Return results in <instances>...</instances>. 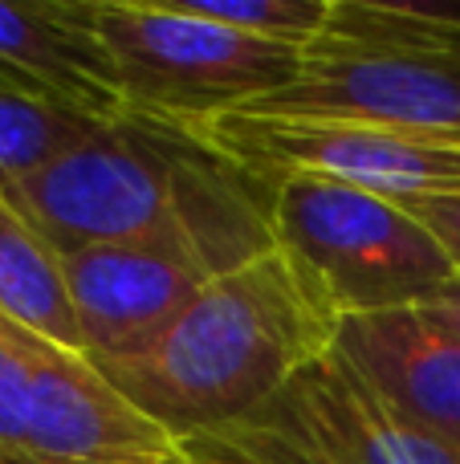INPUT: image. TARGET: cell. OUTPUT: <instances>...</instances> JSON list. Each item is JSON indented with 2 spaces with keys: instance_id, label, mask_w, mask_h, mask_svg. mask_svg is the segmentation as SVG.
Instances as JSON below:
<instances>
[{
  "instance_id": "cell-1",
  "label": "cell",
  "mask_w": 460,
  "mask_h": 464,
  "mask_svg": "<svg viewBox=\"0 0 460 464\" xmlns=\"http://www.w3.org/2000/svg\"><path fill=\"white\" fill-rule=\"evenodd\" d=\"M277 184L168 119L98 122L8 192L62 256L90 245H159L208 277L273 253Z\"/></svg>"
},
{
  "instance_id": "cell-2",
  "label": "cell",
  "mask_w": 460,
  "mask_h": 464,
  "mask_svg": "<svg viewBox=\"0 0 460 464\" xmlns=\"http://www.w3.org/2000/svg\"><path fill=\"white\" fill-rule=\"evenodd\" d=\"M334 338L339 318L273 248L212 277L143 354L94 367L179 444L249 416L302 367L334 351Z\"/></svg>"
},
{
  "instance_id": "cell-3",
  "label": "cell",
  "mask_w": 460,
  "mask_h": 464,
  "mask_svg": "<svg viewBox=\"0 0 460 464\" xmlns=\"http://www.w3.org/2000/svg\"><path fill=\"white\" fill-rule=\"evenodd\" d=\"M273 237L339 322L412 310L456 273L404 204L322 176L277 179Z\"/></svg>"
},
{
  "instance_id": "cell-4",
  "label": "cell",
  "mask_w": 460,
  "mask_h": 464,
  "mask_svg": "<svg viewBox=\"0 0 460 464\" xmlns=\"http://www.w3.org/2000/svg\"><path fill=\"white\" fill-rule=\"evenodd\" d=\"M98 33L114 57L127 111L196 127L285 90L306 49L244 37L159 0H98Z\"/></svg>"
},
{
  "instance_id": "cell-5",
  "label": "cell",
  "mask_w": 460,
  "mask_h": 464,
  "mask_svg": "<svg viewBox=\"0 0 460 464\" xmlns=\"http://www.w3.org/2000/svg\"><path fill=\"white\" fill-rule=\"evenodd\" d=\"M196 464H460V452L404 420L334 346L261 408L176 444Z\"/></svg>"
},
{
  "instance_id": "cell-6",
  "label": "cell",
  "mask_w": 460,
  "mask_h": 464,
  "mask_svg": "<svg viewBox=\"0 0 460 464\" xmlns=\"http://www.w3.org/2000/svg\"><path fill=\"white\" fill-rule=\"evenodd\" d=\"M176 440L78 351L0 318V464H159Z\"/></svg>"
},
{
  "instance_id": "cell-7",
  "label": "cell",
  "mask_w": 460,
  "mask_h": 464,
  "mask_svg": "<svg viewBox=\"0 0 460 464\" xmlns=\"http://www.w3.org/2000/svg\"><path fill=\"white\" fill-rule=\"evenodd\" d=\"M192 130L273 184L285 176H322L396 204L460 196V147L424 143L363 122H306L236 111L196 122Z\"/></svg>"
},
{
  "instance_id": "cell-8",
  "label": "cell",
  "mask_w": 460,
  "mask_h": 464,
  "mask_svg": "<svg viewBox=\"0 0 460 464\" xmlns=\"http://www.w3.org/2000/svg\"><path fill=\"white\" fill-rule=\"evenodd\" d=\"M241 114L363 122L424 143L460 147V53L310 45L298 78Z\"/></svg>"
},
{
  "instance_id": "cell-9",
  "label": "cell",
  "mask_w": 460,
  "mask_h": 464,
  "mask_svg": "<svg viewBox=\"0 0 460 464\" xmlns=\"http://www.w3.org/2000/svg\"><path fill=\"white\" fill-rule=\"evenodd\" d=\"M62 265L90 362L143 354L212 281L200 265L159 245H90Z\"/></svg>"
},
{
  "instance_id": "cell-10",
  "label": "cell",
  "mask_w": 460,
  "mask_h": 464,
  "mask_svg": "<svg viewBox=\"0 0 460 464\" xmlns=\"http://www.w3.org/2000/svg\"><path fill=\"white\" fill-rule=\"evenodd\" d=\"M0 86L90 122L127 114L98 0H0Z\"/></svg>"
},
{
  "instance_id": "cell-11",
  "label": "cell",
  "mask_w": 460,
  "mask_h": 464,
  "mask_svg": "<svg viewBox=\"0 0 460 464\" xmlns=\"http://www.w3.org/2000/svg\"><path fill=\"white\" fill-rule=\"evenodd\" d=\"M334 346L399 416L460 452V338L412 305L342 318Z\"/></svg>"
},
{
  "instance_id": "cell-12",
  "label": "cell",
  "mask_w": 460,
  "mask_h": 464,
  "mask_svg": "<svg viewBox=\"0 0 460 464\" xmlns=\"http://www.w3.org/2000/svg\"><path fill=\"white\" fill-rule=\"evenodd\" d=\"M0 318L81 354L62 253L0 196Z\"/></svg>"
},
{
  "instance_id": "cell-13",
  "label": "cell",
  "mask_w": 460,
  "mask_h": 464,
  "mask_svg": "<svg viewBox=\"0 0 460 464\" xmlns=\"http://www.w3.org/2000/svg\"><path fill=\"white\" fill-rule=\"evenodd\" d=\"M314 45L339 49H432L460 53V5L404 0H334L326 33Z\"/></svg>"
},
{
  "instance_id": "cell-14",
  "label": "cell",
  "mask_w": 460,
  "mask_h": 464,
  "mask_svg": "<svg viewBox=\"0 0 460 464\" xmlns=\"http://www.w3.org/2000/svg\"><path fill=\"white\" fill-rule=\"evenodd\" d=\"M94 127L98 122L0 86V196L49 168Z\"/></svg>"
},
{
  "instance_id": "cell-15",
  "label": "cell",
  "mask_w": 460,
  "mask_h": 464,
  "mask_svg": "<svg viewBox=\"0 0 460 464\" xmlns=\"http://www.w3.org/2000/svg\"><path fill=\"white\" fill-rule=\"evenodd\" d=\"M187 16L225 24L244 37L310 49L326 33L334 0H171Z\"/></svg>"
},
{
  "instance_id": "cell-16",
  "label": "cell",
  "mask_w": 460,
  "mask_h": 464,
  "mask_svg": "<svg viewBox=\"0 0 460 464\" xmlns=\"http://www.w3.org/2000/svg\"><path fill=\"white\" fill-rule=\"evenodd\" d=\"M404 208L432 232V240L460 273V196H424V200H404Z\"/></svg>"
},
{
  "instance_id": "cell-17",
  "label": "cell",
  "mask_w": 460,
  "mask_h": 464,
  "mask_svg": "<svg viewBox=\"0 0 460 464\" xmlns=\"http://www.w3.org/2000/svg\"><path fill=\"white\" fill-rule=\"evenodd\" d=\"M416 310L424 314V318L432 322V326H440L445 334L460 338V273L445 281V285H436L428 297H424Z\"/></svg>"
},
{
  "instance_id": "cell-18",
  "label": "cell",
  "mask_w": 460,
  "mask_h": 464,
  "mask_svg": "<svg viewBox=\"0 0 460 464\" xmlns=\"http://www.w3.org/2000/svg\"><path fill=\"white\" fill-rule=\"evenodd\" d=\"M16 464H102V460H16Z\"/></svg>"
},
{
  "instance_id": "cell-19",
  "label": "cell",
  "mask_w": 460,
  "mask_h": 464,
  "mask_svg": "<svg viewBox=\"0 0 460 464\" xmlns=\"http://www.w3.org/2000/svg\"><path fill=\"white\" fill-rule=\"evenodd\" d=\"M163 464H196V460H187V457H179L176 449H171V457H163Z\"/></svg>"
}]
</instances>
